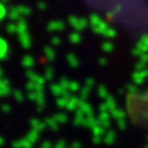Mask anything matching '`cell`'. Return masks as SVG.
Here are the masks:
<instances>
[{
	"instance_id": "6da1fadb",
	"label": "cell",
	"mask_w": 148,
	"mask_h": 148,
	"mask_svg": "<svg viewBox=\"0 0 148 148\" xmlns=\"http://www.w3.org/2000/svg\"><path fill=\"white\" fill-rule=\"evenodd\" d=\"M48 146H49V143H48V142H46V143H43L42 148H48Z\"/></svg>"
}]
</instances>
